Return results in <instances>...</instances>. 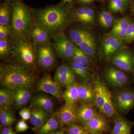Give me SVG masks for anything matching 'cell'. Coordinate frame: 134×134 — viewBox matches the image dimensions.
I'll list each match as a JSON object with an SVG mask.
<instances>
[{
    "mask_svg": "<svg viewBox=\"0 0 134 134\" xmlns=\"http://www.w3.org/2000/svg\"><path fill=\"white\" fill-rule=\"evenodd\" d=\"M93 88L96 93L95 104L99 110L102 113L104 103L105 85L99 78H96L93 81Z\"/></svg>",
    "mask_w": 134,
    "mask_h": 134,
    "instance_id": "21",
    "label": "cell"
},
{
    "mask_svg": "<svg viewBox=\"0 0 134 134\" xmlns=\"http://www.w3.org/2000/svg\"><path fill=\"white\" fill-rule=\"evenodd\" d=\"M62 3L40 9H32L36 23L41 25L49 35L62 32L72 19L69 8Z\"/></svg>",
    "mask_w": 134,
    "mask_h": 134,
    "instance_id": "1",
    "label": "cell"
},
{
    "mask_svg": "<svg viewBox=\"0 0 134 134\" xmlns=\"http://www.w3.org/2000/svg\"><path fill=\"white\" fill-rule=\"evenodd\" d=\"M13 44L11 38H0V58L1 60H7L12 58Z\"/></svg>",
    "mask_w": 134,
    "mask_h": 134,
    "instance_id": "31",
    "label": "cell"
},
{
    "mask_svg": "<svg viewBox=\"0 0 134 134\" xmlns=\"http://www.w3.org/2000/svg\"><path fill=\"white\" fill-rule=\"evenodd\" d=\"M62 3L63 4H66L67 3H71L74 0H62Z\"/></svg>",
    "mask_w": 134,
    "mask_h": 134,
    "instance_id": "47",
    "label": "cell"
},
{
    "mask_svg": "<svg viewBox=\"0 0 134 134\" xmlns=\"http://www.w3.org/2000/svg\"><path fill=\"white\" fill-rule=\"evenodd\" d=\"M77 86L78 83L75 82L66 86V90L62 96L63 99L65 100V103L76 105L79 101Z\"/></svg>",
    "mask_w": 134,
    "mask_h": 134,
    "instance_id": "24",
    "label": "cell"
},
{
    "mask_svg": "<svg viewBox=\"0 0 134 134\" xmlns=\"http://www.w3.org/2000/svg\"><path fill=\"white\" fill-rule=\"evenodd\" d=\"M0 81L3 87L10 90L31 88L34 78L30 71L16 64L1 66Z\"/></svg>",
    "mask_w": 134,
    "mask_h": 134,
    "instance_id": "3",
    "label": "cell"
},
{
    "mask_svg": "<svg viewBox=\"0 0 134 134\" xmlns=\"http://www.w3.org/2000/svg\"><path fill=\"white\" fill-rule=\"evenodd\" d=\"M31 105L34 108H40L50 111L54 108L53 102L48 96L39 95L34 97L31 101Z\"/></svg>",
    "mask_w": 134,
    "mask_h": 134,
    "instance_id": "23",
    "label": "cell"
},
{
    "mask_svg": "<svg viewBox=\"0 0 134 134\" xmlns=\"http://www.w3.org/2000/svg\"><path fill=\"white\" fill-rule=\"evenodd\" d=\"M104 76L109 83L116 87H123L128 82L127 77L124 72L113 67L106 69Z\"/></svg>",
    "mask_w": 134,
    "mask_h": 134,
    "instance_id": "15",
    "label": "cell"
},
{
    "mask_svg": "<svg viewBox=\"0 0 134 134\" xmlns=\"http://www.w3.org/2000/svg\"><path fill=\"white\" fill-rule=\"evenodd\" d=\"M133 12L134 13V7L133 8Z\"/></svg>",
    "mask_w": 134,
    "mask_h": 134,
    "instance_id": "48",
    "label": "cell"
},
{
    "mask_svg": "<svg viewBox=\"0 0 134 134\" xmlns=\"http://www.w3.org/2000/svg\"><path fill=\"white\" fill-rule=\"evenodd\" d=\"M74 44V53L72 61L87 66L90 64V58L83 52L78 46Z\"/></svg>",
    "mask_w": 134,
    "mask_h": 134,
    "instance_id": "35",
    "label": "cell"
},
{
    "mask_svg": "<svg viewBox=\"0 0 134 134\" xmlns=\"http://www.w3.org/2000/svg\"><path fill=\"white\" fill-rule=\"evenodd\" d=\"M91 33L85 28L78 27L70 30L69 36L71 41L76 45L79 46L83 41Z\"/></svg>",
    "mask_w": 134,
    "mask_h": 134,
    "instance_id": "29",
    "label": "cell"
},
{
    "mask_svg": "<svg viewBox=\"0 0 134 134\" xmlns=\"http://www.w3.org/2000/svg\"><path fill=\"white\" fill-rule=\"evenodd\" d=\"M60 85L53 79L50 75H45L38 82L36 90L49 93L58 100L62 98L63 93Z\"/></svg>",
    "mask_w": 134,
    "mask_h": 134,
    "instance_id": "7",
    "label": "cell"
},
{
    "mask_svg": "<svg viewBox=\"0 0 134 134\" xmlns=\"http://www.w3.org/2000/svg\"><path fill=\"white\" fill-rule=\"evenodd\" d=\"M54 80L62 87L66 86L74 82L75 76L70 66L63 63L56 69Z\"/></svg>",
    "mask_w": 134,
    "mask_h": 134,
    "instance_id": "11",
    "label": "cell"
},
{
    "mask_svg": "<svg viewBox=\"0 0 134 134\" xmlns=\"http://www.w3.org/2000/svg\"><path fill=\"white\" fill-rule=\"evenodd\" d=\"M100 1H101V0H100Z\"/></svg>",
    "mask_w": 134,
    "mask_h": 134,
    "instance_id": "50",
    "label": "cell"
},
{
    "mask_svg": "<svg viewBox=\"0 0 134 134\" xmlns=\"http://www.w3.org/2000/svg\"><path fill=\"white\" fill-rule=\"evenodd\" d=\"M55 53L54 48L50 42L37 44L36 46V65L43 69L52 68L56 63Z\"/></svg>",
    "mask_w": 134,
    "mask_h": 134,
    "instance_id": "5",
    "label": "cell"
},
{
    "mask_svg": "<svg viewBox=\"0 0 134 134\" xmlns=\"http://www.w3.org/2000/svg\"><path fill=\"white\" fill-rule=\"evenodd\" d=\"M76 113L78 121L83 124L97 114L91 105H82L77 109Z\"/></svg>",
    "mask_w": 134,
    "mask_h": 134,
    "instance_id": "26",
    "label": "cell"
},
{
    "mask_svg": "<svg viewBox=\"0 0 134 134\" xmlns=\"http://www.w3.org/2000/svg\"><path fill=\"white\" fill-rule=\"evenodd\" d=\"M60 126L57 113L52 115L49 120L38 129L39 134H50L57 131Z\"/></svg>",
    "mask_w": 134,
    "mask_h": 134,
    "instance_id": "28",
    "label": "cell"
},
{
    "mask_svg": "<svg viewBox=\"0 0 134 134\" xmlns=\"http://www.w3.org/2000/svg\"><path fill=\"white\" fill-rule=\"evenodd\" d=\"M14 64L30 71L36 67L37 44L30 35L12 37Z\"/></svg>",
    "mask_w": 134,
    "mask_h": 134,
    "instance_id": "2",
    "label": "cell"
},
{
    "mask_svg": "<svg viewBox=\"0 0 134 134\" xmlns=\"http://www.w3.org/2000/svg\"><path fill=\"white\" fill-rule=\"evenodd\" d=\"M118 1L122 3L123 5H124V6H125V7L126 8L128 5L129 4L130 0H118Z\"/></svg>",
    "mask_w": 134,
    "mask_h": 134,
    "instance_id": "45",
    "label": "cell"
},
{
    "mask_svg": "<svg viewBox=\"0 0 134 134\" xmlns=\"http://www.w3.org/2000/svg\"><path fill=\"white\" fill-rule=\"evenodd\" d=\"M10 2L12 8V37L29 35L34 24L32 10L23 2V0H10Z\"/></svg>",
    "mask_w": 134,
    "mask_h": 134,
    "instance_id": "4",
    "label": "cell"
},
{
    "mask_svg": "<svg viewBox=\"0 0 134 134\" xmlns=\"http://www.w3.org/2000/svg\"><path fill=\"white\" fill-rule=\"evenodd\" d=\"M112 63L123 71L131 72L133 70V59L128 50L120 49L113 54L111 59Z\"/></svg>",
    "mask_w": 134,
    "mask_h": 134,
    "instance_id": "8",
    "label": "cell"
},
{
    "mask_svg": "<svg viewBox=\"0 0 134 134\" xmlns=\"http://www.w3.org/2000/svg\"><path fill=\"white\" fill-rule=\"evenodd\" d=\"M75 105L65 103L64 105L57 113L60 126L68 125L78 121Z\"/></svg>",
    "mask_w": 134,
    "mask_h": 134,
    "instance_id": "12",
    "label": "cell"
},
{
    "mask_svg": "<svg viewBox=\"0 0 134 134\" xmlns=\"http://www.w3.org/2000/svg\"><path fill=\"white\" fill-rule=\"evenodd\" d=\"M108 8L110 12L112 13H123L126 9L122 3L118 0H110Z\"/></svg>",
    "mask_w": 134,
    "mask_h": 134,
    "instance_id": "38",
    "label": "cell"
},
{
    "mask_svg": "<svg viewBox=\"0 0 134 134\" xmlns=\"http://www.w3.org/2000/svg\"><path fill=\"white\" fill-rule=\"evenodd\" d=\"M50 134H65V132L63 130H60L59 131H55Z\"/></svg>",
    "mask_w": 134,
    "mask_h": 134,
    "instance_id": "46",
    "label": "cell"
},
{
    "mask_svg": "<svg viewBox=\"0 0 134 134\" xmlns=\"http://www.w3.org/2000/svg\"><path fill=\"white\" fill-rule=\"evenodd\" d=\"M84 127L91 134H100L108 132L110 126L105 120L100 115L97 114L83 124Z\"/></svg>",
    "mask_w": 134,
    "mask_h": 134,
    "instance_id": "14",
    "label": "cell"
},
{
    "mask_svg": "<svg viewBox=\"0 0 134 134\" xmlns=\"http://www.w3.org/2000/svg\"><path fill=\"white\" fill-rule=\"evenodd\" d=\"M124 40L130 43L134 40V23H132L130 25L126 33Z\"/></svg>",
    "mask_w": 134,
    "mask_h": 134,
    "instance_id": "40",
    "label": "cell"
},
{
    "mask_svg": "<svg viewBox=\"0 0 134 134\" xmlns=\"http://www.w3.org/2000/svg\"><path fill=\"white\" fill-rule=\"evenodd\" d=\"M133 65H134V57L133 58Z\"/></svg>",
    "mask_w": 134,
    "mask_h": 134,
    "instance_id": "49",
    "label": "cell"
},
{
    "mask_svg": "<svg viewBox=\"0 0 134 134\" xmlns=\"http://www.w3.org/2000/svg\"><path fill=\"white\" fill-rule=\"evenodd\" d=\"M103 44L104 54L109 55L114 54L121 49L123 43L122 41L115 38L109 33L104 37Z\"/></svg>",
    "mask_w": 134,
    "mask_h": 134,
    "instance_id": "19",
    "label": "cell"
},
{
    "mask_svg": "<svg viewBox=\"0 0 134 134\" xmlns=\"http://www.w3.org/2000/svg\"><path fill=\"white\" fill-rule=\"evenodd\" d=\"M94 0H79V2L82 4H87L90 3Z\"/></svg>",
    "mask_w": 134,
    "mask_h": 134,
    "instance_id": "44",
    "label": "cell"
},
{
    "mask_svg": "<svg viewBox=\"0 0 134 134\" xmlns=\"http://www.w3.org/2000/svg\"><path fill=\"white\" fill-rule=\"evenodd\" d=\"M31 88H21L12 90V98L17 108L23 106L29 102L31 96Z\"/></svg>",
    "mask_w": 134,
    "mask_h": 134,
    "instance_id": "18",
    "label": "cell"
},
{
    "mask_svg": "<svg viewBox=\"0 0 134 134\" xmlns=\"http://www.w3.org/2000/svg\"><path fill=\"white\" fill-rule=\"evenodd\" d=\"M12 12L10 0H5L0 6V25H11Z\"/></svg>",
    "mask_w": 134,
    "mask_h": 134,
    "instance_id": "22",
    "label": "cell"
},
{
    "mask_svg": "<svg viewBox=\"0 0 134 134\" xmlns=\"http://www.w3.org/2000/svg\"><path fill=\"white\" fill-rule=\"evenodd\" d=\"M113 101L114 105L120 112H127L134 107V92L125 91L117 93Z\"/></svg>",
    "mask_w": 134,
    "mask_h": 134,
    "instance_id": "10",
    "label": "cell"
},
{
    "mask_svg": "<svg viewBox=\"0 0 134 134\" xmlns=\"http://www.w3.org/2000/svg\"><path fill=\"white\" fill-rule=\"evenodd\" d=\"M114 19L110 12L103 10L99 16V21L103 28H108L113 24Z\"/></svg>",
    "mask_w": 134,
    "mask_h": 134,
    "instance_id": "36",
    "label": "cell"
},
{
    "mask_svg": "<svg viewBox=\"0 0 134 134\" xmlns=\"http://www.w3.org/2000/svg\"><path fill=\"white\" fill-rule=\"evenodd\" d=\"M71 16L73 20L87 26H92L96 22L95 11L88 6H82L75 9L72 12Z\"/></svg>",
    "mask_w": 134,
    "mask_h": 134,
    "instance_id": "9",
    "label": "cell"
},
{
    "mask_svg": "<svg viewBox=\"0 0 134 134\" xmlns=\"http://www.w3.org/2000/svg\"><path fill=\"white\" fill-rule=\"evenodd\" d=\"M65 132L66 134H89L84 127L77 122L67 125Z\"/></svg>",
    "mask_w": 134,
    "mask_h": 134,
    "instance_id": "37",
    "label": "cell"
},
{
    "mask_svg": "<svg viewBox=\"0 0 134 134\" xmlns=\"http://www.w3.org/2000/svg\"><path fill=\"white\" fill-rule=\"evenodd\" d=\"M12 29L11 25H0V38L8 39L11 38Z\"/></svg>",
    "mask_w": 134,
    "mask_h": 134,
    "instance_id": "39",
    "label": "cell"
},
{
    "mask_svg": "<svg viewBox=\"0 0 134 134\" xmlns=\"http://www.w3.org/2000/svg\"><path fill=\"white\" fill-rule=\"evenodd\" d=\"M52 45L56 53L65 60L72 59L74 53V44L63 32L52 35Z\"/></svg>",
    "mask_w": 134,
    "mask_h": 134,
    "instance_id": "6",
    "label": "cell"
},
{
    "mask_svg": "<svg viewBox=\"0 0 134 134\" xmlns=\"http://www.w3.org/2000/svg\"><path fill=\"white\" fill-rule=\"evenodd\" d=\"M132 126L131 122L125 119L117 118L111 134H130Z\"/></svg>",
    "mask_w": 134,
    "mask_h": 134,
    "instance_id": "30",
    "label": "cell"
},
{
    "mask_svg": "<svg viewBox=\"0 0 134 134\" xmlns=\"http://www.w3.org/2000/svg\"><path fill=\"white\" fill-rule=\"evenodd\" d=\"M19 115L24 120L30 119L31 115V110L29 108H25L19 111Z\"/></svg>",
    "mask_w": 134,
    "mask_h": 134,
    "instance_id": "42",
    "label": "cell"
},
{
    "mask_svg": "<svg viewBox=\"0 0 134 134\" xmlns=\"http://www.w3.org/2000/svg\"><path fill=\"white\" fill-rule=\"evenodd\" d=\"M12 90L7 88H2L0 90V105L5 108H8L12 104Z\"/></svg>",
    "mask_w": 134,
    "mask_h": 134,
    "instance_id": "34",
    "label": "cell"
},
{
    "mask_svg": "<svg viewBox=\"0 0 134 134\" xmlns=\"http://www.w3.org/2000/svg\"><path fill=\"white\" fill-rule=\"evenodd\" d=\"M70 67L74 73L78 76L83 81H88L89 74L86 66L72 61Z\"/></svg>",
    "mask_w": 134,
    "mask_h": 134,
    "instance_id": "33",
    "label": "cell"
},
{
    "mask_svg": "<svg viewBox=\"0 0 134 134\" xmlns=\"http://www.w3.org/2000/svg\"><path fill=\"white\" fill-rule=\"evenodd\" d=\"M131 23L130 18L128 16L114 19L113 26L110 34L119 40H124Z\"/></svg>",
    "mask_w": 134,
    "mask_h": 134,
    "instance_id": "16",
    "label": "cell"
},
{
    "mask_svg": "<svg viewBox=\"0 0 134 134\" xmlns=\"http://www.w3.org/2000/svg\"><path fill=\"white\" fill-rule=\"evenodd\" d=\"M52 115L49 111L34 108L31 110L30 121L32 125L38 129L48 121Z\"/></svg>",
    "mask_w": 134,
    "mask_h": 134,
    "instance_id": "17",
    "label": "cell"
},
{
    "mask_svg": "<svg viewBox=\"0 0 134 134\" xmlns=\"http://www.w3.org/2000/svg\"><path fill=\"white\" fill-rule=\"evenodd\" d=\"M78 46L89 58L94 57L96 53V40L91 34Z\"/></svg>",
    "mask_w": 134,
    "mask_h": 134,
    "instance_id": "25",
    "label": "cell"
},
{
    "mask_svg": "<svg viewBox=\"0 0 134 134\" xmlns=\"http://www.w3.org/2000/svg\"><path fill=\"white\" fill-rule=\"evenodd\" d=\"M16 120V119L13 111L8 108L1 107L0 121L3 126L10 127Z\"/></svg>",
    "mask_w": 134,
    "mask_h": 134,
    "instance_id": "32",
    "label": "cell"
},
{
    "mask_svg": "<svg viewBox=\"0 0 134 134\" xmlns=\"http://www.w3.org/2000/svg\"><path fill=\"white\" fill-rule=\"evenodd\" d=\"M114 107L111 92L105 86V88L104 103L103 105L102 113L107 118L109 119L112 118L116 115V111Z\"/></svg>",
    "mask_w": 134,
    "mask_h": 134,
    "instance_id": "27",
    "label": "cell"
},
{
    "mask_svg": "<svg viewBox=\"0 0 134 134\" xmlns=\"http://www.w3.org/2000/svg\"><path fill=\"white\" fill-rule=\"evenodd\" d=\"M79 101L82 105H91L95 104L96 93L93 86L88 81L78 83Z\"/></svg>",
    "mask_w": 134,
    "mask_h": 134,
    "instance_id": "13",
    "label": "cell"
},
{
    "mask_svg": "<svg viewBox=\"0 0 134 134\" xmlns=\"http://www.w3.org/2000/svg\"><path fill=\"white\" fill-rule=\"evenodd\" d=\"M29 128V126L25 121L24 120L19 121L17 122L16 126V130L17 132H22L26 131Z\"/></svg>",
    "mask_w": 134,
    "mask_h": 134,
    "instance_id": "41",
    "label": "cell"
},
{
    "mask_svg": "<svg viewBox=\"0 0 134 134\" xmlns=\"http://www.w3.org/2000/svg\"><path fill=\"white\" fill-rule=\"evenodd\" d=\"M1 134H16L10 127H5L2 130Z\"/></svg>",
    "mask_w": 134,
    "mask_h": 134,
    "instance_id": "43",
    "label": "cell"
},
{
    "mask_svg": "<svg viewBox=\"0 0 134 134\" xmlns=\"http://www.w3.org/2000/svg\"><path fill=\"white\" fill-rule=\"evenodd\" d=\"M29 35L32 38L37 44L50 42L48 32L39 25L34 24Z\"/></svg>",
    "mask_w": 134,
    "mask_h": 134,
    "instance_id": "20",
    "label": "cell"
}]
</instances>
